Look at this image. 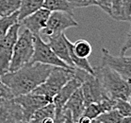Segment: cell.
<instances>
[{
	"mask_svg": "<svg viewBox=\"0 0 131 123\" xmlns=\"http://www.w3.org/2000/svg\"><path fill=\"white\" fill-rule=\"evenodd\" d=\"M53 66L41 63H29L14 72L1 76V80L12 90L13 96L32 93L43 83L50 74Z\"/></svg>",
	"mask_w": 131,
	"mask_h": 123,
	"instance_id": "cell-1",
	"label": "cell"
},
{
	"mask_svg": "<svg viewBox=\"0 0 131 123\" xmlns=\"http://www.w3.org/2000/svg\"><path fill=\"white\" fill-rule=\"evenodd\" d=\"M94 74L99 78L105 91L110 99L128 100L131 95V81L124 78L107 65L93 67Z\"/></svg>",
	"mask_w": 131,
	"mask_h": 123,
	"instance_id": "cell-2",
	"label": "cell"
},
{
	"mask_svg": "<svg viewBox=\"0 0 131 123\" xmlns=\"http://www.w3.org/2000/svg\"><path fill=\"white\" fill-rule=\"evenodd\" d=\"M75 68V67H74ZM74 68H63L53 66L50 74L43 83L38 86L32 93L42 95L53 101L54 97L74 77Z\"/></svg>",
	"mask_w": 131,
	"mask_h": 123,
	"instance_id": "cell-3",
	"label": "cell"
},
{
	"mask_svg": "<svg viewBox=\"0 0 131 123\" xmlns=\"http://www.w3.org/2000/svg\"><path fill=\"white\" fill-rule=\"evenodd\" d=\"M34 53V35L29 30H25L18 36L13 48L9 72H14L29 63Z\"/></svg>",
	"mask_w": 131,
	"mask_h": 123,
	"instance_id": "cell-4",
	"label": "cell"
},
{
	"mask_svg": "<svg viewBox=\"0 0 131 123\" xmlns=\"http://www.w3.org/2000/svg\"><path fill=\"white\" fill-rule=\"evenodd\" d=\"M30 63H41L63 68H74L69 66L62 60H60L52 50L50 45L45 43L40 35H34V53Z\"/></svg>",
	"mask_w": 131,
	"mask_h": 123,
	"instance_id": "cell-5",
	"label": "cell"
},
{
	"mask_svg": "<svg viewBox=\"0 0 131 123\" xmlns=\"http://www.w3.org/2000/svg\"><path fill=\"white\" fill-rule=\"evenodd\" d=\"M20 23L13 25L0 42V77L9 72L13 48L19 36Z\"/></svg>",
	"mask_w": 131,
	"mask_h": 123,
	"instance_id": "cell-6",
	"label": "cell"
},
{
	"mask_svg": "<svg viewBox=\"0 0 131 123\" xmlns=\"http://www.w3.org/2000/svg\"><path fill=\"white\" fill-rule=\"evenodd\" d=\"M78 23L74 19L72 14L65 12H51L46 27L42 30L41 36L48 37L54 34L64 32L69 27H78Z\"/></svg>",
	"mask_w": 131,
	"mask_h": 123,
	"instance_id": "cell-7",
	"label": "cell"
},
{
	"mask_svg": "<svg viewBox=\"0 0 131 123\" xmlns=\"http://www.w3.org/2000/svg\"><path fill=\"white\" fill-rule=\"evenodd\" d=\"M17 104L20 105L23 112V119L22 122L29 123L32 116L37 110L45 106L48 103L53 102L49 99L42 95H37L34 93H29L27 95L15 97L13 99Z\"/></svg>",
	"mask_w": 131,
	"mask_h": 123,
	"instance_id": "cell-8",
	"label": "cell"
},
{
	"mask_svg": "<svg viewBox=\"0 0 131 123\" xmlns=\"http://www.w3.org/2000/svg\"><path fill=\"white\" fill-rule=\"evenodd\" d=\"M80 88L82 90L86 106L91 103L100 102L103 99L110 98L106 93L99 78L95 74L92 75L88 73L84 79Z\"/></svg>",
	"mask_w": 131,
	"mask_h": 123,
	"instance_id": "cell-9",
	"label": "cell"
},
{
	"mask_svg": "<svg viewBox=\"0 0 131 123\" xmlns=\"http://www.w3.org/2000/svg\"><path fill=\"white\" fill-rule=\"evenodd\" d=\"M101 64L112 68L124 78L131 81V56H113L107 48H102Z\"/></svg>",
	"mask_w": 131,
	"mask_h": 123,
	"instance_id": "cell-10",
	"label": "cell"
},
{
	"mask_svg": "<svg viewBox=\"0 0 131 123\" xmlns=\"http://www.w3.org/2000/svg\"><path fill=\"white\" fill-rule=\"evenodd\" d=\"M81 85H82V81L74 74V77L54 97L53 103L56 108V114H60V112H62L66 102L68 101V99L78 88H80Z\"/></svg>",
	"mask_w": 131,
	"mask_h": 123,
	"instance_id": "cell-11",
	"label": "cell"
},
{
	"mask_svg": "<svg viewBox=\"0 0 131 123\" xmlns=\"http://www.w3.org/2000/svg\"><path fill=\"white\" fill-rule=\"evenodd\" d=\"M51 12L48 10L42 8L39 11L32 13L31 15L27 16L24 20H22L21 23L25 26V27L33 35H40L42 30L46 27L48 18L50 16Z\"/></svg>",
	"mask_w": 131,
	"mask_h": 123,
	"instance_id": "cell-12",
	"label": "cell"
},
{
	"mask_svg": "<svg viewBox=\"0 0 131 123\" xmlns=\"http://www.w3.org/2000/svg\"><path fill=\"white\" fill-rule=\"evenodd\" d=\"M22 119V108L13 99H0V123L21 122Z\"/></svg>",
	"mask_w": 131,
	"mask_h": 123,
	"instance_id": "cell-13",
	"label": "cell"
},
{
	"mask_svg": "<svg viewBox=\"0 0 131 123\" xmlns=\"http://www.w3.org/2000/svg\"><path fill=\"white\" fill-rule=\"evenodd\" d=\"M48 45H50L52 50L55 52V54L62 60L64 63H66L69 66L74 67L72 60L69 55V48L67 45V37L64 34V32L59 33V34H54L51 36L47 37Z\"/></svg>",
	"mask_w": 131,
	"mask_h": 123,
	"instance_id": "cell-14",
	"label": "cell"
},
{
	"mask_svg": "<svg viewBox=\"0 0 131 123\" xmlns=\"http://www.w3.org/2000/svg\"><path fill=\"white\" fill-rule=\"evenodd\" d=\"M85 108H86V103L84 100L82 90L81 88H78L68 99V101L66 102L63 109L68 110L71 113L73 120L74 122H77L83 116Z\"/></svg>",
	"mask_w": 131,
	"mask_h": 123,
	"instance_id": "cell-15",
	"label": "cell"
},
{
	"mask_svg": "<svg viewBox=\"0 0 131 123\" xmlns=\"http://www.w3.org/2000/svg\"><path fill=\"white\" fill-rule=\"evenodd\" d=\"M115 104H116V100L110 98H107L100 102L91 103L86 106L83 116L90 117L91 119H96L101 114L115 108Z\"/></svg>",
	"mask_w": 131,
	"mask_h": 123,
	"instance_id": "cell-16",
	"label": "cell"
},
{
	"mask_svg": "<svg viewBox=\"0 0 131 123\" xmlns=\"http://www.w3.org/2000/svg\"><path fill=\"white\" fill-rule=\"evenodd\" d=\"M20 8L18 10V23H21L26 17L43 8L45 0H20Z\"/></svg>",
	"mask_w": 131,
	"mask_h": 123,
	"instance_id": "cell-17",
	"label": "cell"
},
{
	"mask_svg": "<svg viewBox=\"0 0 131 123\" xmlns=\"http://www.w3.org/2000/svg\"><path fill=\"white\" fill-rule=\"evenodd\" d=\"M56 108L53 102L48 103L34 113L29 123H41L46 117H55Z\"/></svg>",
	"mask_w": 131,
	"mask_h": 123,
	"instance_id": "cell-18",
	"label": "cell"
},
{
	"mask_svg": "<svg viewBox=\"0 0 131 123\" xmlns=\"http://www.w3.org/2000/svg\"><path fill=\"white\" fill-rule=\"evenodd\" d=\"M43 8L50 12H65L73 15V9L68 0H45Z\"/></svg>",
	"mask_w": 131,
	"mask_h": 123,
	"instance_id": "cell-19",
	"label": "cell"
},
{
	"mask_svg": "<svg viewBox=\"0 0 131 123\" xmlns=\"http://www.w3.org/2000/svg\"><path fill=\"white\" fill-rule=\"evenodd\" d=\"M73 50L77 57L81 59H88L92 54V48L88 41L80 39L73 44Z\"/></svg>",
	"mask_w": 131,
	"mask_h": 123,
	"instance_id": "cell-20",
	"label": "cell"
},
{
	"mask_svg": "<svg viewBox=\"0 0 131 123\" xmlns=\"http://www.w3.org/2000/svg\"><path fill=\"white\" fill-rule=\"evenodd\" d=\"M20 4V0H0V18L9 16L18 12Z\"/></svg>",
	"mask_w": 131,
	"mask_h": 123,
	"instance_id": "cell-21",
	"label": "cell"
},
{
	"mask_svg": "<svg viewBox=\"0 0 131 123\" xmlns=\"http://www.w3.org/2000/svg\"><path fill=\"white\" fill-rule=\"evenodd\" d=\"M18 23V12L12 13L9 16L0 18V42L9 30L13 25Z\"/></svg>",
	"mask_w": 131,
	"mask_h": 123,
	"instance_id": "cell-22",
	"label": "cell"
},
{
	"mask_svg": "<svg viewBox=\"0 0 131 123\" xmlns=\"http://www.w3.org/2000/svg\"><path fill=\"white\" fill-rule=\"evenodd\" d=\"M124 117L116 109H112L108 112L103 113L96 119L100 123H121Z\"/></svg>",
	"mask_w": 131,
	"mask_h": 123,
	"instance_id": "cell-23",
	"label": "cell"
},
{
	"mask_svg": "<svg viewBox=\"0 0 131 123\" xmlns=\"http://www.w3.org/2000/svg\"><path fill=\"white\" fill-rule=\"evenodd\" d=\"M111 17L117 21H124L122 0H111Z\"/></svg>",
	"mask_w": 131,
	"mask_h": 123,
	"instance_id": "cell-24",
	"label": "cell"
},
{
	"mask_svg": "<svg viewBox=\"0 0 131 123\" xmlns=\"http://www.w3.org/2000/svg\"><path fill=\"white\" fill-rule=\"evenodd\" d=\"M114 109H116L123 117H131V104L128 100L117 99Z\"/></svg>",
	"mask_w": 131,
	"mask_h": 123,
	"instance_id": "cell-25",
	"label": "cell"
},
{
	"mask_svg": "<svg viewBox=\"0 0 131 123\" xmlns=\"http://www.w3.org/2000/svg\"><path fill=\"white\" fill-rule=\"evenodd\" d=\"M68 2L71 5L72 9L95 6V1L94 0H68Z\"/></svg>",
	"mask_w": 131,
	"mask_h": 123,
	"instance_id": "cell-26",
	"label": "cell"
},
{
	"mask_svg": "<svg viewBox=\"0 0 131 123\" xmlns=\"http://www.w3.org/2000/svg\"><path fill=\"white\" fill-rule=\"evenodd\" d=\"M14 99V96H13L12 90L2 81L1 77H0V99Z\"/></svg>",
	"mask_w": 131,
	"mask_h": 123,
	"instance_id": "cell-27",
	"label": "cell"
},
{
	"mask_svg": "<svg viewBox=\"0 0 131 123\" xmlns=\"http://www.w3.org/2000/svg\"><path fill=\"white\" fill-rule=\"evenodd\" d=\"M95 6L99 7L102 11L111 16V0H94Z\"/></svg>",
	"mask_w": 131,
	"mask_h": 123,
	"instance_id": "cell-28",
	"label": "cell"
},
{
	"mask_svg": "<svg viewBox=\"0 0 131 123\" xmlns=\"http://www.w3.org/2000/svg\"><path fill=\"white\" fill-rule=\"evenodd\" d=\"M123 3V15L124 21H128L131 15V0H122Z\"/></svg>",
	"mask_w": 131,
	"mask_h": 123,
	"instance_id": "cell-29",
	"label": "cell"
},
{
	"mask_svg": "<svg viewBox=\"0 0 131 123\" xmlns=\"http://www.w3.org/2000/svg\"><path fill=\"white\" fill-rule=\"evenodd\" d=\"M128 49H131V30H130V31L128 32L125 44L123 45L122 48H121V50H120V56H125V53Z\"/></svg>",
	"mask_w": 131,
	"mask_h": 123,
	"instance_id": "cell-30",
	"label": "cell"
},
{
	"mask_svg": "<svg viewBox=\"0 0 131 123\" xmlns=\"http://www.w3.org/2000/svg\"><path fill=\"white\" fill-rule=\"evenodd\" d=\"M63 119L61 123H75L73 120V117H72L71 113L68 111V110H65L63 109Z\"/></svg>",
	"mask_w": 131,
	"mask_h": 123,
	"instance_id": "cell-31",
	"label": "cell"
},
{
	"mask_svg": "<svg viewBox=\"0 0 131 123\" xmlns=\"http://www.w3.org/2000/svg\"><path fill=\"white\" fill-rule=\"evenodd\" d=\"M92 121L93 119H91L90 117H86V116H82L75 123H92Z\"/></svg>",
	"mask_w": 131,
	"mask_h": 123,
	"instance_id": "cell-32",
	"label": "cell"
},
{
	"mask_svg": "<svg viewBox=\"0 0 131 123\" xmlns=\"http://www.w3.org/2000/svg\"><path fill=\"white\" fill-rule=\"evenodd\" d=\"M121 123H131V117H124Z\"/></svg>",
	"mask_w": 131,
	"mask_h": 123,
	"instance_id": "cell-33",
	"label": "cell"
},
{
	"mask_svg": "<svg viewBox=\"0 0 131 123\" xmlns=\"http://www.w3.org/2000/svg\"><path fill=\"white\" fill-rule=\"evenodd\" d=\"M92 123H100V122H99V121H98V120H97V119H93V121H92Z\"/></svg>",
	"mask_w": 131,
	"mask_h": 123,
	"instance_id": "cell-34",
	"label": "cell"
},
{
	"mask_svg": "<svg viewBox=\"0 0 131 123\" xmlns=\"http://www.w3.org/2000/svg\"><path fill=\"white\" fill-rule=\"evenodd\" d=\"M128 101L130 102V104H131V95H130V98H129V99H128Z\"/></svg>",
	"mask_w": 131,
	"mask_h": 123,
	"instance_id": "cell-35",
	"label": "cell"
},
{
	"mask_svg": "<svg viewBox=\"0 0 131 123\" xmlns=\"http://www.w3.org/2000/svg\"><path fill=\"white\" fill-rule=\"evenodd\" d=\"M129 22H130V24H131V15H130V19H129Z\"/></svg>",
	"mask_w": 131,
	"mask_h": 123,
	"instance_id": "cell-36",
	"label": "cell"
},
{
	"mask_svg": "<svg viewBox=\"0 0 131 123\" xmlns=\"http://www.w3.org/2000/svg\"><path fill=\"white\" fill-rule=\"evenodd\" d=\"M15 123H24V122H22V121H21V122H15Z\"/></svg>",
	"mask_w": 131,
	"mask_h": 123,
	"instance_id": "cell-37",
	"label": "cell"
}]
</instances>
